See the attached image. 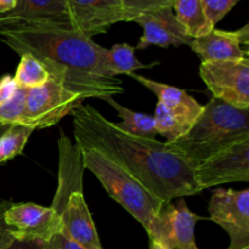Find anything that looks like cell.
I'll use <instances>...</instances> for the list:
<instances>
[{
    "instance_id": "obj_5",
    "label": "cell",
    "mask_w": 249,
    "mask_h": 249,
    "mask_svg": "<svg viewBox=\"0 0 249 249\" xmlns=\"http://www.w3.org/2000/svg\"><path fill=\"white\" fill-rule=\"evenodd\" d=\"M83 101L84 97L68 89L62 80L50 77L41 87L27 90V126L36 130L56 125Z\"/></svg>"
},
{
    "instance_id": "obj_31",
    "label": "cell",
    "mask_w": 249,
    "mask_h": 249,
    "mask_svg": "<svg viewBox=\"0 0 249 249\" xmlns=\"http://www.w3.org/2000/svg\"><path fill=\"white\" fill-rule=\"evenodd\" d=\"M150 249H169V248H167L165 246L160 245V243L155 242V241H151V242H150Z\"/></svg>"
},
{
    "instance_id": "obj_32",
    "label": "cell",
    "mask_w": 249,
    "mask_h": 249,
    "mask_svg": "<svg viewBox=\"0 0 249 249\" xmlns=\"http://www.w3.org/2000/svg\"><path fill=\"white\" fill-rule=\"evenodd\" d=\"M9 124H4V123H0V136L5 133V131L9 129Z\"/></svg>"
},
{
    "instance_id": "obj_8",
    "label": "cell",
    "mask_w": 249,
    "mask_h": 249,
    "mask_svg": "<svg viewBox=\"0 0 249 249\" xmlns=\"http://www.w3.org/2000/svg\"><path fill=\"white\" fill-rule=\"evenodd\" d=\"M202 216L191 212L184 198L177 204L172 201L160 207L146 231L150 241L169 249H198L195 241V226Z\"/></svg>"
},
{
    "instance_id": "obj_6",
    "label": "cell",
    "mask_w": 249,
    "mask_h": 249,
    "mask_svg": "<svg viewBox=\"0 0 249 249\" xmlns=\"http://www.w3.org/2000/svg\"><path fill=\"white\" fill-rule=\"evenodd\" d=\"M199 75L213 97L241 109H249V58L204 61Z\"/></svg>"
},
{
    "instance_id": "obj_24",
    "label": "cell",
    "mask_w": 249,
    "mask_h": 249,
    "mask_svg": "<svg viewBox=\"0 0 249 249\" xmlns=\"http://www.w3.org/2000/svg\"><path fill=\"white\" fill-rule=\"evenodd\" d=\"M173 0H122L125 12V22H131L136 17L152 10L172 6Z\"/></svg>"
},
{
    "instance_id": "obj_19",
    "label": "cell",
    "mask_w": 249,
    "mask_h": 249,
    "mask_svg": "<svg viewBox=\"0 0 249 249\" xmlns=\"http://www.w3.org/2000/svg\"><path fill=\"white\" fill-rule=\"evenodd\" d=\"M102 101H106L116 109L118 116L122 118V123L117 125L123 131L131 135L148 139H156V135H158L153 116L129 109L128 107L122 106L113 97H105Z\"/></svg>"
},
{
    "instance_id": "obj_27",
    "label": "cell",
    "mask_w": 249,
    "mask_h": 249,
    "mask_svg": "<svg viewBox=\"0 0 249 249\" xmlns=\"http://www.w3.org/2000/svg\"><path fill=\"white\" fill-rule=\"evenodd\" d=\"M17 89H18V85L14 77L9 74L2 75L0 78V105H4L5 102L11 100Z\"/></svg>"
},
{
    "instance_id": "obj_1",
    "label": "cell",
    "mask_w": 249,
    "mask_h": 249,
    "mask_svg": "<svg viewBox=\"0 0 249 249\" xmlns=\"http://www.w3.org/2000/svg\"><path fill=\"white\" fill-rule=\"evenodd\" d=\"M71 114L78 146L95 148L118 163L163 203L202 192L194 168L165 142L125 133L91 105L82 102Z\"/></svg>"
},
{
    "instance_id": "obj_11",
    "label": "cell",
    "mask_w": 249,
    "mask_h": 249,
    "mask_svg": "<svg viewBox=\"0 0 249 249\" xmlns=\"http://www.w3.org/2000/svg\"><path fill=\"white\" fill-rule=\"evenodd\" d=\"M51 208L60 218L61 231L85 249H104L83 190H75L60 199L53 198Z\"/></svg>"
},
{
    "instance_id": "obj_20",
    "label": "cell",
    "mask_w": 249,
    "mask_h": 249,
    "mask_svg": "<svg viewBox=\"0 0 249 249\" xmlns=\"http://www.w3.org/2000/svg\"><path fill=\"white\" fill-rule=\"evenodd\" d=\"M14 79L16 80L18 88L29 90L45 84L50 79V74L41 61L29 53H24L21 56Z\"/></svg>"
},
{
    "instance_id": "obj_3",
    "label": "cell",
    "mask_w": 249,
    "mask_h": 249,
    "mask_svg": "<svg viewBox=\"0 0 249 249\" xmlns=\"http://www.w3.org/2000/svg\"><path fill=\"white\" fill-rule=\"evenodd\" d=\"M246 139H249V109L212 97L187 133L165 145L195 169L215 153Z\"/></svg>"
},
{
    "instance_id": "obj_30",
    "label": "cell",
    "mask_w": 249,
    "mask_h": 249,
    "mask_svg": "<svg viewBox=\"0 0 249 249\" xmlns=\"http://www.w3.org/2000/svg\"><path fill=\"white\" fill-rule=\"evenodd\" d=\"M17 0H0V15L9 12L16 6Z\"/></svg>"
},
{
    "instance_id": "obj_28",
    "label": "cell",
    "mask_w": 249,
    "mask_h": 249,
    "mask_svg": "<svg viewBox=\"0 0 249 249\" xmlns=\"http://www.w3.org/2000/svg\"><path fill=\"white\" fill-rule=\"evenodd\" d=\"M11 202H0V249H5L14 240V236L10 232L4 223V213Z\"/></svg>"
},
{
    "instance_id": "obj_22",
    "label": "cell",
    "mask_w": 249,
    "mask_h": 249,
    "mask_svg": "<svg viewBox=\"0 0 249 249\" xmlns=\"http://www.w3.org/2000/svg\"><path fill=\"white\" fill-rule=\"evenodd\" d=\"M157 134L164 136L167 142H173L187 133L191 126L175 117L172 112L168 111L160 102H157L155 114H153Z\"/></svg>"
},
{
    "instance_id": "obj_2",
    "label": "cell",
    "mask_w": 249,
    "mask_h": 249,
    "mask_svg": "<svg viewBox=\"0 0 249 249\" xmlns=\"http://www.w3.org/2000/svg\"><path fill=\"white\" fill-rule=\"evenodd\" d=\"M0 40L19 56L38 58L50 77L62 80L84 100H104L124 91L121 80L105 67L106 48L74 29L21 22L0 27Z\"/></svg>"
},
{
    "instance_id": "obj_4",
    "label": "cell",
    "mask_w": 249,
    "mask_h": 249,
    "mask_svg": "<svg viewBox=\"0 0 249 249\" xmlns=\"http://www.w3.org/2000/svg\"><path fill=\"white\" fill-rule=\"evenodd\" d=\"M85 169L99 179L111 198L121 204L146 231L163 202L118 163L91 147L79 146Z\"/></svg>"
},
{
    "instance_id": "obj_13",
    "label": "cell",
    "mask_w": 249,
    "mask_h": 249,
    "mask_svg": "<svg viewBox=\"0 0 249 249\" xmlns=\"http://www.w3.org/2000/svg\"><path fill=\"white\" fill-rule=\"evenodd\" d=\"M136 22L143 28V34L139 39L135 49L142 50L151 45L169 48V46L190 45L191 36L175 17L172 6L152 10L136 17Z\"/></svg>"
},
{
    "instance_id": "obj_10",
    "label": "cell",
    "mask_w": 249,
    "mask_h": 249,
    "mask_svg": "<svg viewBox=\"0 0 249 249\" xmlns=\"http://www.w3.org/2000/svg\"><path fill=\"white\" fill-rule=\"evenodd\" d=\"M4 223L15 238L51 241L61 230L60 218L51 207L27 202L12 203L4 213Z\"/></svg>"
},
{
    "instance_id": "obj_21",
    "label": "cell",
    "mask_w": 249,
    "mask_h": 249,
    "mask_svg": "<svg viewBox=\"0 0 249 249\" xmlns=\"http://www.w3.org/2000/svg\"><path fill=\"white\" fill-rule=\"evenodd\" d=\"M33 131V128L21 124L10 125L0 136V164L21 155Z\"/></svg>"
},
{
    "instance_id": "obj_33",
    "label": "cell",
    "mask_w": 249,
    "mask_h": 249,
    "mask_svg": "<svg viewBox=\"0 0 249 249\" xmlns=\"http://www.w3.org/2000/svg\"><path fill=\"white\" fill-rule=\"evenodd\" d=\"M243 249H249V247H246V248H243Z\"/></svg>"
},
{
    "instance_id": "obj_9",
    "label": "cell",
    "mask_w": 249,
    "mask_h": 249,
    "mask_svg": "<svg viewBox=\"0 0 249 249\" xmlns=\"http://www.w3.org/2000/svg\"><path fill=\"white\" fill-rule=\"evenodd\" d=\"M201 190L230 182L249 181V139L237 141L195 168Z\"/></svg>"
},
{
    "instance_id": "obj_16",
    "label": "cell",
    "mask_w": 249,
    "mask_h": 249,
    "mask_svg": "<svg viewBox=\"0 0 249 249\" xmlns=\"http://www.w3.org/2000/svg\"><path fill=\"white\" fill-rule=\"evenodd\" d=\"M129 77L140 83L142 87L152 91L157 96L158 102L163 105L169 112H172L175 117L181 119L190 126L195 123L199 114L203 111L204 105H201L196 99L187 94L185 90L164 83L156 82L148 78L138 75L135 73L129 74Z\"/></svg>"
},
{
    "instance_id": "obj_29",
    "label": "cell",
    "mask_w": 249,
    "mask_h": 249,
    "mask_svg": "<svg viewBox=\"0 0 249 249\" xmlns=\"http://www.w3.org/2000/svg\"><path fill=\"white\" fill-rule=\"evenodd\" d=\"M50 246L51 249H85L80 245H78L77 242H74L72 238L68 237L61 230L51 238Z\"/></svg>"
},
{
    "instance_id": "obj_12",
    "label": "cell",
    "mask_w": 249,
    "mask_h": 249,
    "mask_svg": "<svg viewBox=\"0 0 249 249\" xmlns=\"http://www.w3.org/2000/svg\"><path fill=\"white\" fill-rule=\"evenodd\" d=\"M74 31L92 38L125 22L122 0H67Z\"/></svg>"
},
{
    "instance_id": "obj_7",
    "label": "cell",
    "mask_w": 249,
    "mask_h": 249,
    "mask_svg": "<svg viewBox=\"0 0 249 249\" xmlns=\"http://www.w3.org/2000/svg\"><path fill=\"white\" fill-rule=\"evenodd\" d=\"M208 213L230 237L229 249L249 247V190L218 189L209 201Z\"/></svg>"
},
{
    "instance_id": "obj_18",
    "label": "cell",
    "mask_w": 249,
    "mask_h": 249,
    "mask_svg": "<svg viewBox=\"0 0 249 249\" xmlns=\"http://www.w3.org/2000/svg\"><path fill=\"white\" fill-rule=\"evenodd\" d=\"M156 65L158 62L148 65L140 62L135 56V48L126 43L114 44L111 49L105 51V67L112 77L119 74L129 75L135 73V71L152 68Z\"/></svg>"
},
{
    "instance_id": "obj_15",
    "label": "cell",
    "mask_w": 249,
    "mask_h": 249,
    "mask_svg": "<svg viewBox=\"0 0 249 249\" xmlns=\"http://www.w3.org/2000/svg\"><path fill=\"white\" fill-rule=\"evenodd\" d=\"M21 22L73 29L67 0H17L11 11L0 15V27Z\"/></svg>"
},
{
    "instance_id": "obj_25",
    "label": "cell",
    "mask_w": 249,
    "mask_h": 249,
    "mask_svg": "<svg viewBox=\"0 0 249 249\" xmlns=\"http://www.w3.org/2000/svg\"><path fill=\"white\" fill-rule=\"evenodd\" d=\"M240 0H202L204 14L209 23L215 27Z\"/></svg>"
},
{
    "instance_id": "obj_14",
    "label": "cell",
    "mask_w": 249,
    "mask_h": 249,
    "mask_svg": "<svg viewBox=\"0 0 249 249\" xmlns=\"http://www.w3.org/2000/svg\"><path fill=\"white\" fill-rule=\"evenodd\" d=\"M249 24L237 31L213 28L209 33L192 39L190 48L204 61H229L248 57Z\"/></svg>"
},
{
    "instance_id": "obj_23",
    "label": "cell",
    "mask_w": 249,
    "mask_h": 249,
    "mask_svg": "<svg viewBox=\"0 0 249 249\" xmlns=\"http://www.w3.org/2000/svg\"><path fill=\"white\" fill-rule=\"evenodd\" d=\"M26 97L27 90L23 88H18L11 100L0 105V123L9 124H21L27 126L26 116Z\"/></svg>"
},
{
    "instance_id": "obj_17",
    "label": "cell",
    "mask_w": 249,
    "mask_h": 249,
    "mask_svg": "<svg viewBox=\"0 0 249 249\" xmlns=\"http://www.w3.org/2000/svg\"><path fill=\"white\" fill-rule=\"evenodd\" d=\"M172 9L178 21L192 39L209 33L215 27L209 23L202 0H173Z\"/></svg>"
},
{
    "instance_id": "obj_26",
    "label": "cell",
    "mask_w": 249,
    "mask_h": 249,
    "mask_svg": "<svg viewBox=\"0 0 249 249\" xmlns=\"http://www.w3.org/2000/svg\"><path fill=\"white\" fill-rule=\"evenodd\" d=\"M5 249H51L50 241L33 240V238H15Z\"/></svg>"
}]
</instances>
